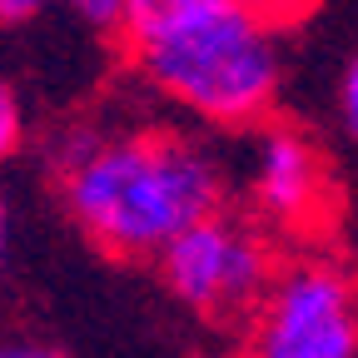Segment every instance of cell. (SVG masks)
I'll list each match as a JSON object with an SVG mask.
<instances>
[{
    "instance_id": "5",
    "label": "cell",
    "mask_w": 358,
    "mask_h": 358,
    "mask_svg": "<svg viewBox=\"0 0 358 358\" xmlns=\"http://www.w3.org/2000/svg\"><path fill=\"white\" fill-rule=\"evenodd\" d=\"M249 204L254 219L268 224L274 234H313L329 219L334 179L324 150L308 140L299 124H284L268 115L249 129Z\"/></svg>"
},
{
    "instance_id": "1",
    "label": "cell",
    "mask_w": 358,
    "mask_h": 358,
    "mask_svg": "<svg viewBox=\"0 0 358 358\" xmlns=\"http://www.w3.org/2000/svg\"><path fill=\"white\" fill-rule=\"evenodd\" d=\"M55 189L75 229L120 264H155L204 214L229 204V164L174 120L75 129L55 150Z\"/></svg>"
},
{
    "instance_id": "2",
    "label": "cell",
    "mask_w": 358,
    "mask_h": 358,
    "mask_svg": "<svg viewBox=\"0 0 358 358\" xmlns=\"http://www.w3.org/2000/svg\"><path fill=\"white\" fill-rule=\"evenodd\" d=\"M279 25L264 0H124L115 40L164 105L214 129H254L279 110Z\"/></svg>"
},
{
    "instance_id": "7",
    "label": "cell",
    "mask_w": 358,
    "mask_h": 358,
    "mask_svg": "<svg viewBox=\"0 0 358 358\" xmlns=\"http://www.w3.org/2000/svg\"><path fill=\"white\" fill-rule=\"evenodd\" d=\"M334 105H338V129H343V140L358 150V50L348 55V65H343V75H338Z\"/></svg>"
},
{
    "instance_id": "11",
    "label": "cell",
    "mask_w": 358,
    "mask_h": 358,
    "mask_svg": "<svg viewBox=\"0 0 358 358\" xmlns=\"http://www.w3.org/2000/svg\"><path fill=\"white\" fill-rule=\"evenodd\" d=\"M6 254H10V209H6V194H0V268H6Z\"/></svg>"
},
{
    "instance_id": "3",
    "label": "cell",
    "mask_w": 358,
    "mask_h": 358,
    "mask_svg": "<svg viewBox=\"0 0 358 358\" xmlns=\"http://www.w3.org/2000/svg\"><path fill=\"white\" fill-rule=\"evenodd\" d=\"M279 234L254 214H234L229 204L189 224L159 259V284L189 313L219 329H249L279 274Z\"/></svg>"
},
{
    "instance_id": "9",
    "label": "cell",
    "mask_w": 358,
    "mask_h": 358,
    "mask_svg": "<svg viewBox=\"0 0 358 358\" xmlns=\"http://www.w3.org/2000/svg\"><path fill=\"white\" fill-rule=\"evenodd\" d=\"M70 6H75V0H0V25H6V30H25V25L45 20V15H55V10L70 15Z\"/></svg>"
},
{
    "instance_id": "6",
    "label": "cell",
    "mask_w": 358,
    "mask_h": 358,
    "mask_svg": "<svg viewBox=\"0 0 358 358\" xmlns=\"http://www.w3.org/2000/svg\"><path fill=\"white\" fill-rule=\"evenodd\" d=\"M25 145V110H20V95L15 85L0 75V169L15 159V150Z\"/></svg>"
},
{
    "instance_id": "8",
    "label": "cell",
    "mask_w": 358,
    "mask_h": 358,
    "mask_svg": "<svg viewBox=\"0 0 358 358\" xmlns=\"http://www.w3.org/2000/svg\"><path fill=\"white\" fill-rule=\"evenodd\" d=\"M70 20L95 30V35H120V20H124V0H75L70 6Z\"/></svg>"
},
{
    "instance_id": "4",
    "label": "cell",
    "mask_w": 358,
    "mask_h": 358,
    "mask_svg": "<svg viewBox=\"0 0 358 358\" xmlns=\"http://www.w3.org/2000/svg\"><path fill=\"white\" fill-rule=\"evenodd\" d=\"M244 334L259 358H353L358 284L329 254H294L279 264Z\"/></svg>"
},
{
    "instance_id": "10",
    "label": "cell",
    "mask_w": 358,
    "mask_h": 358,
    "mask_svg": "<svg viewBox=\"0 0 358 358\" xmlns=\"http://www.w3.org/2000/svg\"><path fill=\"white\" fill-rule=\"evenodd\" d=\"M264 6H268V10H274L279 20H299V10L308 6V0H264Z\"/></svg>"
}]
</instances>
